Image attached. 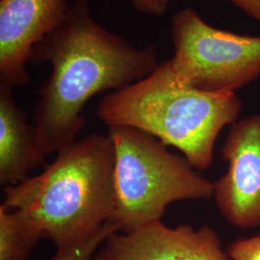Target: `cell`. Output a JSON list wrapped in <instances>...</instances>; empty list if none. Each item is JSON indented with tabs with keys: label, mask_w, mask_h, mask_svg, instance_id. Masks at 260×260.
Masks as SVG:
<instances>
[{
	"label": "cell",
	"mask_w": 260,
	"mask_h": 260,
	"mask_svg": "<svg viewBox=\"0 0 260 260\" xmlns=\"http://www.w3.org/2000/svg\"><path fill=\"white\" fill-rule=\"evenodd\" d=\"M102 252L108 260H231L210 226L195 230L180 224L172 229L161 220L113 233Z\"/></svg>",
	"instance_id": "obj_7"
},
{
	"label": "cell",
	"mask_w": 260,
	"mask_h": 260,
	"mask_svg": "<svg viewBox=\"0 0 260 260\" xmlns=\"http://www.w3.org/2000/svg\"><path fill=\"white\" fill-rule=\"evenodd\" d=\"M47 62L51 74L38 91L32 116L45 157L76 141L93 96L123 89L160 65L153 45L134 47L98 23L89 0H74L64 20L34 47L29 63Z\"/></svg>",
	"instance_id": "obj_1"
},
{
	"label": "cell",
	"mask_w": 260,
	"mask_h": 260,
	"mask_svg": "<svg viewBox=\"0 0 260 260\" xmlns=\"http://www.w3.org/2000/svg\"><path fill=\"white\" fill-rule=\"evenodd\" d=\"M226 252L231 260H260V235L233 242Z\"/></svg>",
	"instance_id": "obj_12"
},
{
	"label": "cell",
	"mask_w": 260,
	"mask_h": 260,
	"mask_svg": "<svg viewBox=\"0 0 260 260\" xmlns=\"http://www.w3.org/2000/svg\"><path fill=\"white\" fill-rule=\"evenodd\" d=\"M177 77L207 93H231L260 76V36H243L210 26L191 7L172 19Z\"/></svg>",
	"instance_id": "obj_5"
},
{
	"label": "cell",
	"mask_w": 260,
	"mask_h": 260,
	"mask_svg": "<svg viewBox=\"0 0 260 260\" xmlns=\"http://www.w3.org/2000/svg\"><path fill=\"white\" fill-rule=\"evenodd\" d=\"M241 101L235 93H207L180 80L170 60L129 86L107 93L96 109L107 126L144 131L178 149L198 171L213 163L220 132L237 121Z\"/></svg>",
	"instance_id": "obj_3"
},
{
	"label": "cell",
	"mask_w": 260,
	"mask_h": 260,
	"mask_svg": "<svg viewBox=\"0 0 260 260\" xmlns=\"http://www.w3.org/2000/svg\"><path fill=\"white\" fill-rule=\"evenodd\" d=\"M172 0H130L133 8L141 14L162 16L166 13Z\"/></svg>",
	"instance_id": "obj_13"
},
{
	"label": "cell",
	"mask_w": 260,
	"mask_h": 260,
	"mask_svg": "<svg viewBox=\"0 0 260 260\" xmlns=\"http://www.w3.org/2000/svg\"><path fill=\"white\" fill-rule=\"evenodd\" d=\"M114 161L108 134L92 133L60 149L41 174L4 186L1 206L25 216L56 250L72 247L114 219Z\"/></svg>",
	"instance_id": "obj_2"
},
{
	"label": "cell",
	"mask_w": 260,
	"mask_h": 260,
	"mask_svg": "<svg viewBox=\"0 0 260 260\" xmlns=\"http://www.w3.org/2000/svg\"><path fill=\"white\" fill-rule=\"evenodd\" d=\"M107 134L115 157L113 222L121 232L161 220L173 203L213 197V183L155 137L125 125L108 126Z\"/></svg>",
	"instance_id": "obj_4"
},
{
	"label": "cell",
	"mask_w": 260,
	"mask_h": 260,
	"mask_svg": "<svg viewBox=\"0 0 260 260\" xmlns=\"http://www.w3.org/2000/svg\"><path fill=\"white\" fill-rule=\"evenodd\" d=\"M222 155L228 171L213 183L219 211L236 228L260 226V115L233 122Z\"/></svg>",
	"instance_id": "obj_6"
},
{
	"label": "cell",
	"mask_w": 260,
	"mask_h": 260,
	"mask_svg": "<svg viewBox=\"0 0 260 260\" xmlns=\"http://www.w3.org/2000/svg\"><path fill=\"white\" fill-rule=\"evenodd\" d=\"M93 260H108L106 258V256L103 254L102 251H100L98 254H95V256L93 257Z\"/></svg>",
	"instance_id": "obj_15"
},
{
	"label": "cell",
	"mask_w": 260,
	"mask_h": 260,
	"mask_svg": "<svg viewBox=\"0 0 260 260\" xmlns=\"http://www.w3.org/2000/svg\"><path fill=\"white\" fill-rule=\"evenodd\" d=\"M118 232H121L120 225L113 221L108 222L83 241L66 249L57 250L50 260H93L99 248L110 235Z\"/></svg>",
	"instance_id": "obj_11"
},
{
	"label": "cell",
	"mask_w": 260,
	"mask_h": 260,
	"mask_svg": "<svg viewBox=\"0 0 260 260\" xmlns=\"http://www.w3.org/2000/svg\"><path fill=\"white\" fill-rule=\"evenodd\" d=\"M39 149L33 124L14 98L13 88L0 85V183L16 185L29 173L46 166Z\"/></svg>",
	"instance_id": "obj_9"
},
{
	"label": "cell",
	"mask_w": 260,
	"mask_h": 260,
	"mask_svg": "<svg viewBox=\"0 0 260 260\" xmlns=\"http://www.w3.org/2000/svg\"><path fill=\"white\" fill-rule=\"evenodd\" d=\"M67 0H0V85L29 83L34 47L66 18Z\"/></svg>",
	"instance_id": "obj_8"
},
{
	"label": "cell",
	"mask_w": 260,
	"mask_h": 260,
	"mask_svg": "<svg viewBox=\"0 0 260 260\" xmlns=\"http://www.w3.org/2000/svg\"><path fill=\"white\" fill-rule=\"evenodd\" d=\"M246 15L260 22V0H228Z\"/></svg>",
	"instance_id": "obj_14"
},
{
	"label": "cell",
	"mask_w": 260,
	"mask_h": 260,
	"mask_svg": "<svg viewBox=\"0 0 260 260\" xmlns=\"http://www.w3.org/2000/svg\"><path fill=\"white\" fill-rule=\"evenodd\" d=\"M43 238L44 233L25 216L0 205V260H27Z\"/></svg>",
	"instance_id": "obj_10"
}]
</instances>
